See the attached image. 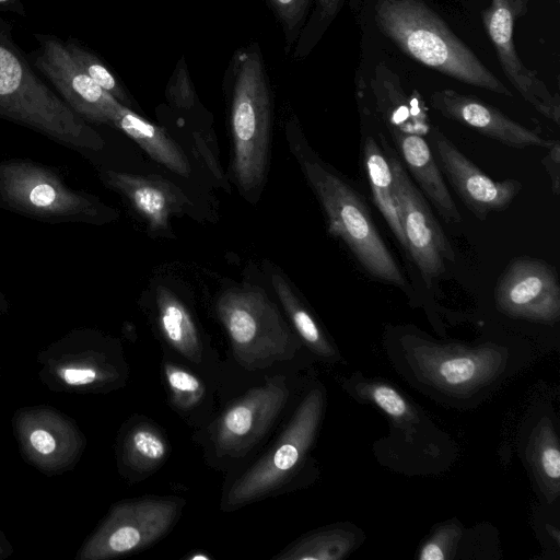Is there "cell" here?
Returning <instances> with one entry per match:
<instances>
[{"label": "cell", "instance_id": "obj_1", "mask_svg": "<svg viewBox=\"0 0 560 560\" xmlns=\"http://www.w3.org/2000/svg\"><path fill=\"white\" fill-rule=\"evenodd\" d=\"M0 117L80 151L97 152L104 140L33 70L0 16Z\"/></svg>", "mask_w": 560, "mask_h": 560}, {"label": "cell", "instance_id": "obj_2", "mask_svg": "<svg viewBox=\"0 0 560 560\" xmlns=\"http://www.w3.org/2000/svg\"><path fill=\"white\" fill-rule=\"evenodd\" d=\"M233 139V170L240 186L254 190L264 180L271 122V89L261 48L236 49L224 71Z\"/></svg>", "mask_w": 560, "mask_h": 560}, {"label": "cell", "instance_id": "obj_3", "mask_svg": "<svg viewBox=\"0 0 560 560\" xmlns=\"http://www.w3.org/2000/svg\"><path fill=\"white\" fill-rule=\"evenodd\" d=\"M375 12L382 32L413 59L464 83L512 96L422 1L380 0Z\"/></svg>", "mask_w": 560, "mask_h": 560}, {"label": "cell", "instance_id": "obj_4", "mask_svg": "<svg viewBox=\"0 0 560 560\" xmlns=\"http://www.w3.org/2000/svg\"><path fill=\"white\" fill-rule=\"evenodd\" d=\"M330 234L339 237L372 277L405 288L407 282L355 190L319 160L300 158Z\"/></svg>", "mask_w": 560, "mask_h": 560}, {"label": "cell", "instance_id": "obj_5", "mask_svg": "<svg viewBox=\"0 0 560 560\" xmlns=\"http://www.w3.org/2000/svg\"><path fill=\"white\" fill-rule=\"evenodd\" d=\"M0 207L50 223H98L110 217L95 196L69 187L55 170L23 159L0 162Z\"/></svg>", "mask_w": 560, "mask_h": 560}, {"label": "cell", "instance_id": "obj_6", "mask_svg": "<svg viewBox=\"0 0 560 560\" xmlns=\"http://www.w3.org/2000/svg\"><path fill=\"white\" fill-rule=\"evenodd\" d=\"M217 313L235 359L248 370L289 360L298 348L277 306L260 288L244 285L224 291L218 299Z\"/></svg>", "mask_w": 560, "mask_h": 560}, {"label": "cell", "instance_id": "obj_7", "mask_svg": "<svg viewBox=\"0 0 560 560\" xmlns=\"http://www.w3.org/2000/svg\"><path fill=\"white\" fill-rule=\"evenodd\" d=\"M323 406L319 389L307 394L273 447L231 487L226 497L228 508L234 509L267 495L290 477L314 441Z\"/></svg>", "mask_w": 560, "mask_h": 560}, {"label": "cell", "instance_id": "obj_8", "mask_svg": "<svg viewBox=\"0 0 560 560\" xmlns=\"http://www.w3.org/2000/svg\"><path fill=\"white\" fill-rule=\"evenodd\" d=\"M380 113L405 166L422 192L447 223H460V212L427 140L430 127L424 113L404 98L394 97L393 94L381 100Z\"/></svg>", "mask_w": 560, "mask_h": 560}, {"label": "cell", "instance_id": "obj_9", "mask_svg": "<svg viewBox=\"0 0 560 560\" xmlns=\"http://www.w3.org/2000/svg\"><path fill=\"white\" fill-rule=\"evenodd\" d=\"M381 147L393 173L399 219L407 242V254L430 285L445 272L455 253L422 192L410 179L400 159L381 135Z\"/></svg>", "mask_w": 560, "mask_h": 560}, {"label": "cell", "instance_id": "obj_10", "mask_svg": "<svg viewBox=\"0 0 560 560\" xmlns=\"http://www.w3.org/2000/svg\"><path fill=\"white\" fill-rule=\"evenodd\" d=\"M39 48L34 66L56 89L62 101L82 119L110 125L121 105L97 85L70 55L65 42L54 35L36 34Z\"/></svg>", "mask_w": 560, "mask_h": 560}, {"label": "cell", "instance_id": "obj_11", "mask_svg": "<svg viewBox=\"0 0 560 560\" xmlns=\"http://www.w3.org/2000/svg\"><path fill=\"white\" fill-rule=\"evenodd\" d=\"M494 299L498 308L513 317L553 323L560 315L557 272L537 258H514L497 283Z\"/></svg>", "mask_w": 560, "mask_h": 560}, {"label": "cell", "instance_id": "obj_12", "mask_svg": "<svg viewBox=\"0 0 560 560\" xmlns=\"http://www.w3.org/2000/svg\"><path fill=\"white\" fill-rule=\"evenodd\" d=\"M289 398L283 378L269 380L231 405L218 420L213 442L218 455L237 457L252 448L275 422Z\"/></svg>", "mask_w": 560, "mask_h": 560}, {"label": "cell", "instance_id": "obj_13", "mask_svg": "<svg viewBox=\"0 0 560 560\" xmlns=\"http://www.w3.org/2000/svg\"><path fill=\"white\" fill-rule=\"evenodd\" d=\"M439 164L467 209L479 220L506 209L523 185L514 178L495 180L487 176L442 132L430 136Z\"/></svg>", "mask_w": 560, "mask_h": 560}, {"label": "cell", "instance_id": "obj_14", "mask_svg": "<svg viewBox=\"0 0 560 560\" xmlns=\"http://www.w3.org/2000/svg\"><path fill=\"white\" fill-rule=\"evenodd\" d=\"M177 498H144L119 506L96 542L100 556L142 550L162 538L176 522Z\"/></svg>", "mask_w": 560, "mask_h": 560}, {"label": "cell", "instance_id": "obj_15", "mask_svg": "<svg viewBox=\"0 0 560 560\" xmlns=\"http://www.w3.org/2000/svg\"><path fill=\"white\" fill-rule=\"evenodd\" d=\"M420 376L452 392L472 390L489 383L499 372L501 353L493 348L418 343L411 349Z\"/></svg>", "mask_w": 560, "mask_h": 560}, {"label": "cell", "instance_id": "obj_16", "mask_svg": "<svg viewBox=\"0 0 560 560\" xmlns=\"http://www.w3.org/2000/svg\"><path fill=\"white\" fill-rule=\"evenodd\" d=\"M515 12L513 0H491L490 7L483 12L486 30L508 80L525 101L559 125L558 96L552 95L536 74L522 63L516 52L513 40Z\"/></svg>", "mask_w": 560, "mask_h": 560}, {"label": "cell", "instance_id": "obj_17", "mask_svg": "<svg viewBox=\"0 0 560 560\" xmlns=\"http://www.w3.org/2000/svg\"><path fill=\"white\" fill-rule=\"evenodd\" d=\"M432 107L444 117L465 125L481 135L513 148L549 149L556 140L545 139L499 109L469 95L453 90L436 91L430 98Z\"/></svg>", "mask_w": 560, "mask_h": 560}, {"label": "cell", "instance_id": "obj_18", "mask_svg": "<svg viewBox=\"0 0 560 560\" xmlns=\"http://www.w3.org/2000/svg\"><path fill=\"white\" fill-rule=\"evenodd\" d=\"M102 179L130 201L153 232L165 231L170 217L177 212L185 201L182 191L163 178L104 171Z\"/></svg>", "mask_w": 560, "mask_h": 560}, {"label": "cell", "instance_id": "obj_19", "mask_svg": "<svg viewBox=\"0 0 560 560\" xmlns=\"http://www.w3.org/2000/svg\"><path fill=\"white\" fill-rule=\"evenodd\" d=\"M112 126L121 130L147 153L172 172L188 176L190 165L183 150L162 128L149 122L131 108L120 105Z\"/></svg>", "mask_w": 560, "mask_h": 560}, {"label": "cell", "instance_id": "obj_20", "mask_svg": "<svg viewBox=\"0 0 560 560\" xmlns=\"http://www.w3.org/2000/svg\"><path fill=\"white\" fill-rule=\"evenodd\" d=\"M363 163L373 200L396 240L407 253V242L395 198L393 173L382 147L371 136H366L363 142Z\"/></svg>", "mask_w": 560, "mask_h": 560}, {"label": "cell", "instance_id": "obj_21", "mask_svg": "<svg viewBox=\"0 0 560 560\" xmlns=\"http://www.w3.org/2000/svg\"><path fill=\"white\" fill-rule=\"evenodd\" d=\"M159 324L164 338L192 363L202 360V345L194 319L186 306L168 289H156Z\"/></svg>", "mask_w": 560, "mask_h": 560}, {"label": "cell", "instance_id": "obj_22", "mask_svg": "<svg viewBox=\"0 0 560 560\" xmlns=\"http://www.w3.org/2000/svg\"><path fill=\"white\" fill-rule=\"evenodd\" d=\"M271 283L302 340L317 354L322 357L332 355L334 350L331 346L287 280L278 272H272Z\"/></svg>", "mask_w": 560, "mask_h": 560}, {"label": "cell", "instance_id": "obj_23", "mask_svg": "<svg viewBox=\"0 0 560 560\" xmlns=\"http://www.w3.org/2000/svg\"><path fill=\"white\" fill-rule=\"evenodd\" d=\"M353 539L348 533L328 530L308 535L281 551L279 560H337L351 548Z\"/></svg>", "mask_w": 560, "mask_h": 560}, {"label": "cell", "instance_id": "obj_24", "mask_svg": "<svg viewBox=\"0 0 560 560\" xmlns=\"http://www.w3.org/2000/svg\"><path fill=\"white\" fill-rule=\"evenodd\" d=\"M168 445L161 432L149 423H140L128 435L126 459L140 474L153 471L165 459Z\"/></svg>", "mask_w": 560, "mask_h": 560}, {"label": "cell", "instance_id": "obj_25", "mask_svg": "<svg viewBox=\"0 0 560 560\" xmlns=\"http://www.w3.org/2000/svg\"><path fill=\"white\" fill-rule=\"evenodd\" d=\"M65 45L78 65L97 85L122 105L129 108L133 106L135 103L119 78L93 50L73 37H68Z\"/></svg>", "mask_w": 560, "mask_h": 560}, {"label": "cell", "instance_id": "obj_26", "mask_svg": "<svg viewBox=\"0 0 560 560\" xmlns=\"http://www.w3.org/2000/svg\"><path fill=\"white\" fill-rule=\"evenodd\" d=\"M266 3L280 24L285 54H289L307 21L312 0H266Z\"/></svg>", "mask_w": 560, "mask_h": 560}, {"label": "cell", "instance_id": "obj_27", "mask_svg": "<svg viewBox=\"0 0 560 560\" xmlns=\"http://www.w3.org/2000/svg\"><path fill=\"white\" fill-rule=\"evenodd\" d=\"M165 97L168 105L178 113L188 115L203 110L184 55L178 59L167 81Z\"/></svg>", "mask_w": 560, "mask_h": 560}, {"label": "cell", "instance_id": "obj_28", "mask_svg": "<svg viewBox=\"0 0 560 560\" xmlns=\"http://www.w3.org/2000/svg\"><path fill=\"white\" fill-rule=\"evenodd\" d=\"M341 0H315V7L293 48L295 60L306 57L340 9Z\"/></svg>", "mask_w": 560, "mask_h": 560}, {"label": "cell", "instance_id": "obj_29", "mask_svg": "<svg viewBox=\"0 0 560 560\" xmlns=\"http://www.w3.org/2000/svg\"><path fill=\"white\" fill-rule=\"evenodd\" d=\"M164 373L173 399L179 407H190L201 398L203 386L196 375L174 364H166Z\"/></svg>", "mask_w": 560, "mask_h": 560}, {"label": "cell", "instance_id": "obj_30", "mask_svg": "<svg viewBox=\"0 0 560 560\" xmlns=\"http://www.w3.org/2000/svg\"><path fill=\"white\" fill-rule=\"evenodd\" d=\"M365 393L392 418L400 420L410 416L408 404L392 386L386 384H373L365 388Z\"/></svg>", "mask_w": 560, "mask_h": 560}, {"label": "cell", "instance_id": "obj_31", "mask_svg": "<svg viewBox=\"0 0 560 560\" xmlns=\"http://www.w3.org/2000/svg\"><path fill=\"white\" fill-rule=\"evenodd\" d=\"M538 468L546 478L558 488L560 478V451L555 435L547 433V436L540 439L537 448Z\"/></svg>", "mask_w": 560, "mask_h": 560}, {"label": "cell", "instance_id": "obj_32", "mask_svg": "<svg viewBox=\"0 0 560 560\" xmlns=\"http://www.w3.org/2000/svg\"><path fill=\"white\" fill-rule=\"evenodd\" d=\"M458 535L457 528H442L422 547L419 555L421 560H443L447 558V551Z\"/></svg>", "mask_w": 560, "mask_h": 560}, {"label": "cell", "instance_id": "obj_33", "mask_svg": "<svg viewBox=\"0 0 560 560\" xmlns=\"http://www.w3.org/2000/svg\"><path fill=\"white\" fill-rule=\"evenodd\" d=\"M60 376L69 385H86L97 378V373L91 368H66L60 371Z\"/></svg>", "mask_w": 560, "mask_h": 560}, {"label": "cell", "instance_id": "obj_34", "mask_svg": "<svg viewBox=\"0 0 560 560\" xmlns=\"http://www.w3.org/2000/svg\"><path fill=\"white\" fill-rule=\"evenodd\" d=\"M549 153L544 158L542 163L551 178L552 189L556 195L559 194V171H560V150L556 141L549 149Z\"/></svg>", "mask_w": 560, "mask_h": 560}, {"label": "cell", "instance_id": "obj_35", "mask_svg": "<svg viewBox=\"0 0 560 560\" xmlns=\"http://www.w3.org/2000/svg\"><path fill=\"white\" fill-rule=\"evenodd\" d=\"M32 447L39 454L48 455L55 451L56 441L54 436L46 430H34L30 435Z\"/></svg>", "mask_w": 560, "mask_h": 560}, {"label": "cell", "instance_id": "obj_36", "mask_svg": "<svg viewBox=\"0 0 560 560\" xmlns=\"http://www.w3.org/2000/svg\"><path fill=\"white\" fill-rule=\"evenodd\" d=\"M0 10L12 11L22 16L26 15L25 9L21 0H0Z\"/></svg>", "mask_w": 560, "mask_h": 560}, {"label": "cell", "instance_id": "obj_37", "mask_svg": "<svg viewBox=\"0 0 560 560\" xmlns=\"http://www.w3.org/2000/svg\"><path fill=\"white\" fill-rule=\"evenodd\" d=\"M1 296V295H0Z\"/></svg>", "mask_w": 560, "mask_h": 560}]
</instances>
